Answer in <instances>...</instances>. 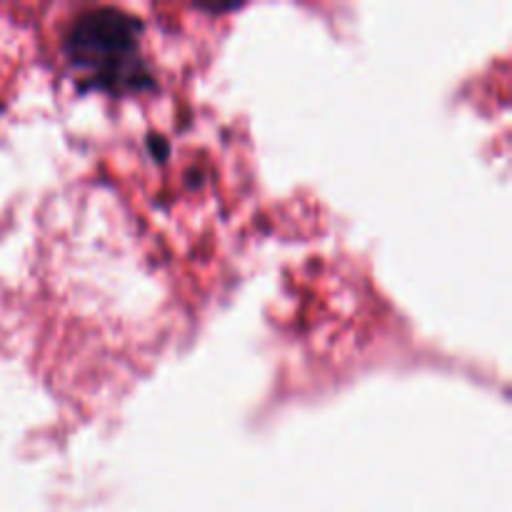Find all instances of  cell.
<instances>
[{
  "label": "cell",
  "instance_id": "6da1fadb",
  "mask_svg": "<svg viewBox=\"0 0 512 512\" xmlns=\"http://www.w3.org/2000/svg\"><path fill=\"white\" fill-rule=\"evenodd\" d=\"M138 20L120 10L98 8L75 18L65 35V55L95 88L128 90L148 78Z\"/></svg>",
  "mask_w": 512,
  "mask_h": 512
}]
</instances>
